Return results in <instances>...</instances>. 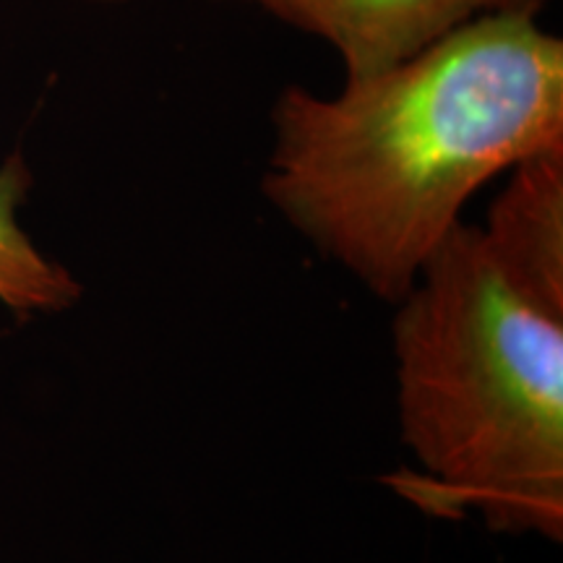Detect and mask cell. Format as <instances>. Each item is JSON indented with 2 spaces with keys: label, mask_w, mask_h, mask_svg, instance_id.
Listing matches in <instances>:
<instances>
[{
  "label": "cell",
  "mask_w": 563,
  "mask_h": 563,
  "mask_svg": "<svg viewBox=\"0 0 563 563\" xmlns=\"http://www.w3.org/2000/svg\"><path fill=\"white\" fill-rule=\"evenodd\" d=\"M24 170L0 173V302L16 316L55 313L79 300L81 287L30 241L16 220Z\"/></svg>",
  "instance_id": "5"
},
{
  "label": "cell",
  "mask_w": 563,
  "mask_h": 563,
  "mask_svg": "<svg viewBox=\"0 0 563 563\" xmlns=\"http://www.w3.org/2000/svg\"><path fill=\"white\" fill-rule=\"evenodd\" d=\"M241 3H256V0H241Z\"/></svg>",
  "instance_id": "7"
},
{
  "label": "cell",
  "mask_w": 563,
  "mask_h": 563,
  "mask_svg": "<svg viewBox=\"0 0 563 563\" xmlns=\"http://www.w3.org/2000/svg\"><path fill=\"white\" fill-rule=\"evenodd\" d=\"M548 0H256L292 30L334 47L347 79H368L415 58L490 13H532Z\"/></svg>",
  "instance_id": "3"
},
{
  "label": "cell",
  "mask_w": 563,
  "mask_h": 563,
  "mask_svg": "<svg viewBox=\"0 0 563 563\" xmlns=\"http://www.w3.org/2000/svg\"><path fill=\"white\" fill-rule=\"evenodd\" d=\"M399 302V410L426 470L407 493L441 514L481 511L490 530L561 540L563 319L514 292L464 222Z\"/></svg>",
  "instance_id": "2"
},
{
  "label": "cell",
  "mask_w": 563,
  "mask_h": 563,
  "mask_svg": "<svg viewBox=\"0 0 563 563\" xmlns=\"http://www.w3.org/2000/svg\"><path fill=\"white\" fill-rule=\"evenodd\" d=\"M563 150V42L490 13L334 97L274 104L264 194L323 256L399 302L485 183Z\"/></svg>",
  "instance_id": "1"
},
{
  "label": "cell",
  "mask_w": 563,
  "mask_h": 563,
  "mask_svg": "<svg viewBox=\"0 0 563 563\" xmlns=\"http://www.w3.org/2000/svg\"><path fill=\"white\" fill-rule=\"evenodd\" d=\"M84 3H125V0H84Z\"/></svg>",
  "instance_id": "6"
},
{
  "label": "cell",
  "mask_w": 563,
  "mask_h": 563,
  "mask_svg": "<svg viewBox=\"0 0 563 563\" xmlns=\"http://www.w3.org/2000/svg\"><path fill=\"white\" fill-rule=\"evenodd\" d=\"M481 235L511 290L563 319V150L514 167Z\"/></svg>",
  "instance_id": "4"
}]
</instances>
